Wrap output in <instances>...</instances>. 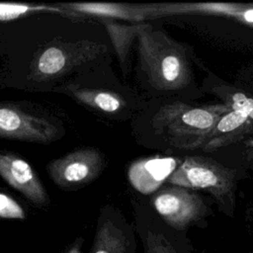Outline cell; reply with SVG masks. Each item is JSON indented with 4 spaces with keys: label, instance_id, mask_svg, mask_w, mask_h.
Returning a JSON list of instances; mask_svg holds the SVG:
<instances>
[{
    "label": "cell",
    "instance_id": "obj_1",
    "mask_svg": "<svg viewBox=\"0 0 253 253\" xmlns=\"http://www.w3.org/2000/svg\"><path fill=\"white\" fill-rule=\"evenodd\" d=\"M136 40L141 68L154 88L176 91L190 84L192 70L186 48L181 43L150 24Z\"/></svg>",
    "mask_w": 253,
    "mask_h": 253
},
{
    "label": "cell",
    "instance_id": "obj_2",
    "mask_svg": "<svg viewBox=\"0 0 253 253\" xmlns=\"http://www.w3.org/2000/svg\"><path fill=\"white\" fill-rule=\"evenodd\" d=\"M230 110L225 103L192 106L174 102L159 109L153 124L174 147L182 150L201 149L218 121Z\"/></svg>",
    "mask_w": 253,
    "mask_h": 253
},
{
    "label": "cell",
    "instance_id": "obj_3",
    "mask_svg": "<svg viewBox=\"0 0 253 253\" xmlns=\"http://www.w3.org/2000/svg\"><path fill=\"white\" fill-rule=\"evenodd\" d=\"M171 185L209 192L224 207L232 208L236 172L205 156H186L168 178Z\"/></svg>",
    "mask_w": 253,
    "mask_h": 253
},
{
    "label": "cell",
    "instance_id": "obj_4",
    "mask_svg": "<svg viewBox=\"0 0 253 253\" xmlns=\"http://www.w3.org/2000/svg\"><path fill=\"white\" fill-rule=\"evenodd\" d=\"M106 46L90 42H52L40 48L30 63L29 78L50 81L98 57Z\"/></svg>",
    "mask_w": 253,
    "mask_h": 253
},
{
    "label": "cell",
    "instance_id": "obj_5",
    "mask_svg": "<svg viewBox=\"0 0 253 253\" xmlns=\"http://www.w3.org/2000/svg\"><path fill=\"white\" fill-rule=\"evenodd\" d=\"M104 166L105 158L99 149L84 147L50 160L46 169L57 187L72 190L91 183L100 175Z\"/></svg>",
    "mask_w": 253,
    "mask_h": 253
},
{
    "label": "cell",
    "instance_id": "obj_6",
    "mask_svg": "<svg viewBox=\"0 0 253 253\" xmlns=\"http://www.w3.org/2000/svg\"><path fill=\"white\" fill-rule=\"evenodd\" d=\"M230 111L216 124L202 150L211 152L221 147L244 140L253 134V99L241 92H233L225 97Z\"/></svg>",
    "mask_w": 253,
    "mask_h": 253
},
{
    "label": "cell",
    "instance_id": "obj_7",
    "mask_svg": "<svg viewBox=\"0 0 253 253\" xmlns=\"http://www.w3.org/2000/svg\"><path fill=\"white\" fill-rule=\"evenodd\" d=\"M59 135V128L45 118L13 104H0V138L45 144Z\"/></svg>",
    "mask_w": 253,
    "mask_h": 253
},
{
    "label": "cell",
    "instance_id": "obj_8",
    "mask_svg": "<svg viewBox=\"0 0 253 253\" xmlns=\"http://www.w3.org/2000/svg\"><path fill=\"white\" fill-rule=\"evenodd\" d=\"M152 204L159 215L177 229H184L207 211V207L199 194L175 185L158 191L152 199Z\"/></svg>",
    "mask_w": 253,
    "mask_h": 253
},
{
    "label": "cell",
    "instance_id": "obj_9",
    "mask_svg": "<svg viewBox=\"0 0 253 253\" xmlns=\"http://www.w3.org/2000/svg\"><path fill=\"white\" fill-rule=\"evenodd\" d=\"M0 176L26 199L38 206H45L48 197L37 173L23 158L0 152Z\"/></svg>",
    "mask_w": 253,
    "mask_h": 253
},
{
    "label": "cell",
    "instance_id": "obj_10",
    "mask_svg": "<svg viewBox=\"0 0 253 253\" xmlns=\"http://www.w3.org/2000/svg\"><path fill=\"white\" fill-rule=\"evenodd\" d=\"M179 166L175 157H150L134 161L127 170L131 186L148 195L160 188Z\"/></svg>",
    "mask_w": 253,
    "mask_h": 253
},
{
    "label": "cell",
    "instance_id": "obj_11",
    "mask_svg": "<svg viewBox=\"0 0 253 253\" xmlns=\"http://www.w3.org/2000/svg\"><path fill=\"white\" fill-rule=\"evenodd\" d=\"M166 16L180 14H209L222 16L253 27V5L226 3L166 4Z\"/></svg>",
    "mask_w": 253,
    "mask_h": 253
},
{
    "label": "cell",
    "instance_id": "obj_12",
    "mask_svg": "<svg viewBox=\"0 0 253 253\" xmlns=\"http://www.w3.org/2000/svg\"><path fill=\"white\" fill-rule=\"evenodd\" d=\"M130 234L111 217L101 216L90 253H130Z\"/></svg>",
    "mask_w": 253,
    "mask_h": 253
},
{
    "label": "cell",
    "instance_id": "obj_13",
    "mask_svg": "<svg viewBox=\"0 0 253 253\" xmlns=\"http://www.w3.org/2000/svg\"><path fill=\"white\" fill-rule=\"evenodd\" d=\"M101 23L107 30L111 39L112 44L115 48L119 61L121 63L124 74H126L127 58L131 44L137 39L139 33L144 30L149 24L147 23H131L125 25L118 23L112 19H100Z\"/></svg>",
    "mask_w": 253,
    "mask_h": 253
},
{
    "label": "cell",
    "instance_id": "obj_14",
    "mask_svg": "<svg viewBox=\"0 0 253 253\" xmlns=\"http://www.w3.org/2000/svg\"><path fill=\"white\" fill-rule=\"evenodd\" d=\"M73 96L81 103L98 111L115 113L125 105L122 97L114 92L97 89H71Z\"/></svg>",
    "mask_w": 253,
    "mask_h": 253
},
{
    "label": "cell",
    "instance_id": "obj_15",
    "mask_svg": "<svg viewBox=\"0 0 253 253\" xmlns=\"http://www.w3.org/2000/svg\"><path fill=\"white\" fill-rule=\"evenodd\" d=\"M42 12H55L65 14L66 12L58 6H47L38 4H23V3H0V21H9L20 18L25 15L42 13Z\"/></svg>",
    "mask_w": 253,
    "mask_h": 253
},
{
    "label": "cell",
    "instance_id": "obj_16",
    "mask_svg": "<svg viewBox=\"0 0 253 253\" xmlns=\"http://www.w3.org/2000/svg\"><path fill=\"white\" fill-rule=\"evenodd\" d=\"M0 217L10 219H24L26 213L23 208L11 197L0 193Z\"/></svg>",
    "mask_w": 253,
    "mask_h": 253
},
{
    "label": "cell",
    "instance_id": "obj_17",
    "mask_svg": "<svg viewBox=\"0 0 253 253\" xmlns=\"http://www.w3.org/2000/svg\"><path fill=\"white\" fill-rule=\"evenodd\" d=\"M146 253H178L160 233L148 231L145 239Z\"/></svg>",
    "mask_w": 253,
    "mask_h": 253
},
{
    "label": "cell",
    "instance_id": "obj_18",
    "mask_svg": "<svg viewBox=\"0 0 253 253\" xmlns=\"http://www.w3.org/2000/svg\"><path fill=\"white\" fill-rule=\"evenodd\" d=\"M245 147V154L250 160H253V137L242 140Z\"/></svg>",
    "mask_w": 253,
    "mask_h": 253
},
{
    "label": "cell",
    "instance_id": "obj_19",
    "mask_svg": "<svg viewBox=\"0 0 253 253\" xmlns=\"http://www.w3.org/2000/svg\"><path fill=\"white\" fill-rule=\"evenodd\" d=\"M83 244V239L82 237H78L69 247L68 251L66 253H81V248Z\"/></svg>",
    "mask_w": 253,
    "mask_h": 253
}]
</instances>
